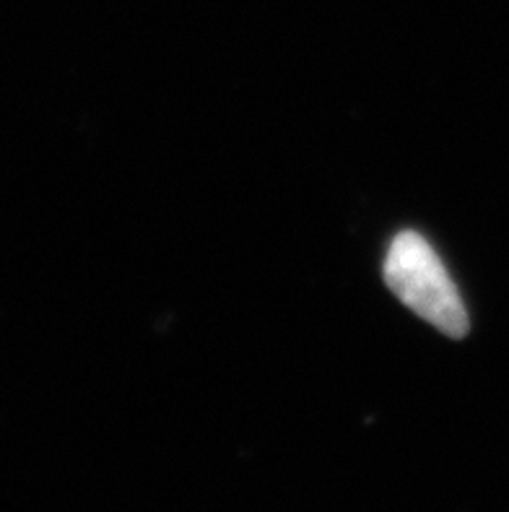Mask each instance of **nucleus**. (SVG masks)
<instances>
[{
  "instance_id": "obj_1",
  "label": "nucleus",
  "mask_w": 509,
  "mask_h": 512,
  "mask_svg": "<svg viewBox=\"0 0 509 512\" xmlns=\"http://www.w3.org/2000/svg\"><path fill=\"white\" fill-rule=\"evenodd\" d=\"M385 281L395 297L421 320L450 338L468 333V312L458 286L442 266L434 247L419 232H400L387 250Z\"/></svg>"
}]
</instances>
